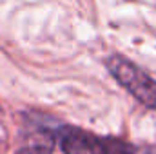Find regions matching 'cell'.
Wrapping results in <instances>:
<instances>
[{
	"label": "cell",
	"instance_id": "cell-2",
	"mask_svg": "<svg viewBox=\"0 0 156 154\" xmlns=\"http://www.w3.org/2000/svg\"><path fill=\"white\" fill-rule=\"evenodd\" d=\"M109 73L118 83L129 93L133 94L140 103H144L149 109H156V80L149 76L145 71H142L136 64H133L131 60L113 54L107 58L105 62Z\"/></svg>",
	"mask_w": 156,
	"mask_h": 154
},
{
	"label": "cell",
	"instance_id": "cell-1",
	"mask_svg": "<svg viewBox=\"0 0 156 154\" xmlns=\"http://www.w3.org/2000/svg\"><path fill=\"white\" fill-rule=\"evenodd\" d=\"M58 143L64 154H138L129 142L98 136L78 127H64L58 132Z\"/></svg>",
	"mask_w": 156,
	"mask_h": 154
},
{
	"label": "cell",
	"instance_id": "cell-4",
	"mask_svg": "<svg viewBox=\"0 0 156 154\" xmlns=\"http://www.w3.org/2000/svg\"><path fill=\"white\" fill-rule=\"evenodd\" d=\"M0 111H2V105H0Z\"/></svg>",
	"mask_w": 156,
	"mask_h": 154
},
{
	"label": "cell",
	"instance_id": "cell-3",
	"mask_svg": "<svg viewBox=\"0 0 156 154\" xmlns=\"http://www.w3.org/2000/svg\"><path fill=\"white\" fill-rule=\"evenodd\" d=\"M53 147H55V138L51 132H45L42 131L38 134L31 136L24 147L18 149L16 154H51L53 152Z\"/></svg>",
	"mask_w": 156,
	"mask_h": 154
}]
</instances>
